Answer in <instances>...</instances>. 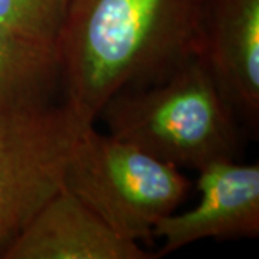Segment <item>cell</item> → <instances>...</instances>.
I'll list each match as a JSON object with an SVG mask.
<instances>
[{"label":"cell","mask_w":259,"mask_h":259,"mask_svg":"<svg viewBox=\"0 0 259 259\" xmlns=\"http://www.w3.org/2000/svg\"><path fill=\"white\" fill-rule=\"evenodd\" d=\"M206 0H72L56 44L64 101L94 124L112 95L202 52Z\"/></svg>","instance_id":"obj_1"},{"label":"cell","mask_w":259,"mask_h":259,"mask_svg":"<svg viewBox=\"0 0 259 259\" xmlns=\"http://www.w3.org/2000/svg\"><path fill=\"white\" fill-rule=\"evenodd\" d=\"M72 0H0V22L33 42L55 48Z\"/></svg>","instance_id":"obj_9"},{"label":"cell","mask_w":259,"mask_h":259,"mask_svg":"<svg viewBox=\"0 0 259 259\" xmlns=\"http://www.w3.org/2000/svg\"><path fill=\"white\" fill-rule=\"evenodd\" d=\"M200 56L239 124L259 127V0H206Z\"/></svg>","instance_id":"obj_6"},{"label":"cell","mask_w":259,"mask_h":259,"mask_svg":"<svg viewBox=\"0 0 259 259\" xmlns=\"http://www.w3.org/2000/svg\"><path fill=\"white\" fill-rule=\"evenodd\" d=\"M98 118L108 134L177 167L200 170L239 151L241 124L200 55L161 81L112 95Z\"/></svg>","instance_id":"obj_2"},{"label":"cell","mask_w":259,"mask_h":259,"mask_svg":"<svg viewBox=\"0 0 259 259\" xmlns=\"http://www.w3.org/2000/svg\"><path fill=\"white\" fill-rule=\"evenodd\" d=\"M58 83L55 48L33 42L0 22V110L51 101Z\"/></svg>","instance_id":"obj_8"},{"label":"cell","mask_w":259,"mask_h":259,"mask_svg":"<svg viewBox=\"0 0 259 259\" xmlns=\"http://www.w3.org/2000/svg\"><path fill=\"white\" fill-rule=\"evenodd\" d=\"M197 171L200 202L187 212L163 218L153 229V238L163 241L157 258L207 238L219 241L258 238V163L222 160Z\"/></svg>","instance_id":"obj_5"},{"label":"cell","mask_w":259,"mask_h":259,"mask_svg":"<svg viewBox=\"0 0 259 259\" xmlns=\"http://www.w3.org/2000/svg\"><path fill=\"white\" fill-rule=\"evenodd\" d=\"M82 118L51 101L0 110V256L64 187Z\"/></svg>","instance_id":"obj_4"},{"label":"cell","mask_w":259,"mask_h":259,"mask_svg":"<svg viewBox=\"0 0 259 259\" xmlns=\"http://www.w3.org/2000/svg\"><path fill=\"white\" fill-rule=\"evenodd\" d=\"M64 186L120 236L153 241V229L185 202L192 182L180 167L88 124L75 141Z\"/></svg>","instance_id":"obj_3"},{"label":"cell","mask_w":259,"mask_h":259,"mask_svg":"<svg viewBox=\"0 0 259 259\" xmlns=\"http://www.w3.org/2000/svg\"><path fill=\"white\" fill-rule=\"evenodd\" d=\"M140 243L114 232L62 187L30 219L0 259H153Z\"/></svg>","instance_id":"obj_7"}]
</instances>
